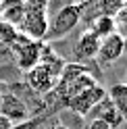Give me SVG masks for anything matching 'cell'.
Listing matches in <instances>:
<instances>
[{"label": "cell", "mask_w": 127, "mask_h": 129, "mask_svg": "<svg viewBox=\"0 0 127 129\" xmlns=\"http://www.w3.org/2000/svg\"><path fill=\"white\" fill-rule=\"evenodd\" d=\"M81 17H83V6H79L75 2H69L65 6H60L48 23V36L46 38H50V40L65 38L67 34H71L79 25Z\"/></svg>", "instance_id": "7a4b0ae2"}, {"label": "cell", "mask_w": 127, "mask_h": 129, "mask_svg": "<svg viewBox=\"0 0 127 129\" xmlns=\"http://www.w3.org/2000/svg\"><path fill=\"white\" fill-rule=\"evenodd\" d=\"M23 4L29 11H48L50 0H23Z\"/></svg>", "instance_id": "9a60e30c"}, {"label": "cell", "mask_w": 127, "mask_h": 129, "mask_svg": "<svg viewBox=\"0 0 127 129\" xmlns=\"http://www.w3.org/2000/svg\"><path fill=\"white\" fill-rule=\"evenodd\" d=\"M13 52H15V62L21 71L34 69L36 64H40V54H42V42H34V40H27L25 36H17L13 40Z\"/></svg>", "instance_id": "3957f363"}, {"label": "cell", "mask_w": 127, "mask_h": 129, "mask_svg": "<svg viewBox=\"0 0 127 129\" xmlns=\"http://www.w3.org/2000/svg\"><path fill=\"white\" fill-rule=\"evenodd\" d=\"M48 13L46 11H29L25 9V15L19 23V31L21 36H25L27 40H34V42H42V40L48 36Z\"/></svg>", "instance_id": "277c9868"}, {"label": "cell", "mask_w": 127, "mask_h": 129, "mask_svg": "<svg viewBox=\"0 0 127 129\" xmlns=\"http://www.w3.org/2000/svg\"><path fill=\"white\" fill-rule=\"evenodd\" d=\"M94 2H98V0H75V4H79V6H90V4H94Z\"/></svg>", "instance_id": "ffe728a7"}, {"label": "cell", "mask_w": 127, "mask_h": 129, "mask_svg": "<svg viewBox=\"0 0 127 129\" xmlns=\"http://www.w3.org/2000/svg\"><path fill=\"white\" fill-rule=\"evenodd\" d=\"M0 129H13V123L4 115H0Z\"/></svg>", "instance_id": "d6986e66"}, {"label": "cell", "mask_w": 127, "mask_h": 129, "mask_svg": "<svg viewBox=\"0 0 127 129\" xmlns=\"http://www.w3.org/2000/svg\"><path fill=\"white\" fill-rule=\"evenodd\" d=\"M98 50H100V40L88 29L77 38V42L73 46V54H75L79 64L85 62V60H94L98 56Z\"/></svg>", "instance_id": "9c48e42d"}, {"label": "cell", "mask_w": 127, "mask_h": 129, "mask_svg": "<svg viewBox=\"0 0 127 129\" xmlns=\"http://www.w3.org/2000/svg\"><path fill=\"white\" fill-rule=\"evenodd\" d=\"M115 21H117V25H123V27H127V0H125L123 9L119 11V15L115 17Z\"/></svg>", "instance_id": "e0dca14e"}, {"label": "cell", "mask_w": 127, "mask_h": 129, "mask_svg": "<svg viewBox=\"0 0 127 129\" xmlns=\"http://www.w3.org/2000/svg\"><path fill=\"white\" fill-rule=\"evenodd\" d=\"M88 31H92L98 40H104V38H108L110 34L117 31V21L113 17H94Z\"/></svg>", "instance_id": "4fadbf2b"}, {"label": "cell", "mask_w": 127, "mask_h": 129, "mask_svg": "<svg viewBox=\"0 0 127 129\" xmlns=\"http://www.w3.org/2000/svg\"><path fill=\"white\" fill-rule=\"evenodd\" d=\"M40 127V121H23V123L13 125V129H38Z\"/></svg>", "instance_id": "ac0fdd59"}, {"label": "cell", "mask_w": 127, "mask_h": 129, "mask_svg": "<svg viewBox=\"0 0 127 129\" xmlns=\"http://www.w3.org/2000/svg\"><path fill=\"white\" fill-rule=\"evenodd\" d=\"M50 129H71V127H67V125H60V123H58V125H54V127H50Z\"/></svg>", "instance_id": "44dd1931"}, {"label": "cell", "mask_w": 127, "mask_h": 129, "mask_svg": "<svg viewBox=\"0 0 127 129\" xmlns=\"http://www.w3.org/2000/svg\"><path fill=\"white\" fill-rule=\"evenodd\" d=\"M23 15H25V4H23V0H2L0 2V17L4 19V23H9V25L17 27Z\"/></svg>", "instance_id": "8fae6325"}, {"label": "cell", "mask_w": 127, "mask_h": 129, "mask_svg": "<svg viewBox=\"0 0 127 129\" xmlns=\"http://www.w3.org/2000/svg\"><path fill=\"white\" fill-rule=\"evenodd\" d=\"M125 0H98L94 2V9H96V17H117L119 11L123 9Z\"/></svg>", "instance_id": "5bb4252c"}, {"label": "cell", "mask_w": 127, "mask_h": 129, "mask_svg": "<svg viewBox=\"0 0 127 129\" xmlns=\"http://www.w3.org/2000/svg\"><path fill=\"white\" fill-rule=\"evenodd\" d=\"M56 81H58V79L54 77L46 67H42V64H36L34 69H29L27 73H25V83H27V87H29L34 94H40V96L52 92L54 87H56Z\"/></svg>", "instance_id": "8992f818"}, {"label": "cell", "mask_w": 127, "mask_h": 129, "mask_svg": "<svg viewBox=\"0 0 127 129\" xmlns=\"http://www.w3.org/2000/svg\"><path fill=\"white\" fill-rule=\"evenodd\" d=\"M104 98H106V90H104L102 85L96 83V85L88 87L85 92H81V94L73 96L71 100H67L65 106H67L71 112L79 115V117H88L90 112H92V108L96 106L100 100H104Z\"/></svg>", "instance_id": "5b68a950"}, {"label": "cell", "mask_w": 127, "mask_h": 129, "mask_svg": "<svg viewBox=\"0 0 127 129\" xmlns=\"http://www.w3.org/2000/svg\"><path fill=\"white\" fill-rule=\"evenodd\" d=\"M83 129H110V125H106L104 121H100V119H90L88 123L83 125Z\"/></svg>", "instance_id": "2e32d148"}, {"label": "cell", "mask_w": 127, "mask_h": 129, "mask_svg": "<svg viewBox=\"0 0 127 129\" xmlns=\"http://www.w3.org/2000/svg\"><path fill=\"white\" fill-rule=\"evenodd\" d=\"M88 117L104 121L106 125H110V129H123V125H125V119L121 117V112L113 106V102L108 100V96H106L104 100H100L96 106L92 108V112H90Z\"/></svg>", "instance_id": "30bf717a"}, {"label": "cell", "mask_w": 127, "mask_h": 129, "mask_svg": "<svg viewBox=\"0 0 127 129\" xmlns=\"http://www.w3.org/2000/svg\"><path fill=\"white\" fill-rule=\"evenodd\" d=\"M125 50H127L125 38L119 34V31H115V34H110L108 38L100 40V50H98L96 58L100 60V64H113L115 60H119L125 54Z\"/></svg>", "instance_id": "52a82bcc"}, {"label": "cell", "mask_w": 127, "mask_h": 129, "mask_svg": "<svg viewBox=\"0 0 127 129\" xmlns=\"http://www.w3.org/2000/svg\"><path fill=\"white\" fill-rule=\"evenodd\" d=\"M106 96L127 123V83H113L106 90Z\"/></svg>", "instance_id": "7c38bea8"}, {"label": "cell", "mask_w": 127, "mask_h": 129, "mask_svg": "<svg viewBox=\"0 0 127 129\" xmlns=\"http://www.w3.org/2000/svg\"><path fill=\"white\" fill-rule=\"evenodd\" d=\"M125 83H127V75H125Z\"/></svg>", "instance_id": "603a6c76"}, {"label": "cell", "mask_w": 127, "mask_h": 129, "mask_svg": "<svg viewBox=\"0 0 127 129\" xmlns=\"http://www.w3.org/2000/svg\"><path fill=\"white\" fill-rule=\"evenodd\" d=\"M0 115H4L13 125L27 121V104L23 102L17 94H2V102H0Z\"/></svg>", "instance_id": "ba28073f"}, {"label": "cell", "mask_w": 127, "mask_h": 129, "mask_svg": "<svg viewBox=\"0 0 127 129\" xmlns=\"http://www.w3.org/2000/svg\"><path fill=\"white\" fill-rule=\"evenodd\" d=\"M0 102H2V92H0Z\"/></svg>", "instance_id": "7402d4cb"}, {"label": "cell", "mask_w": 127, "mask_h": 129, "mask_svg": "<svg viewBox=\"0 0 127 129\" xmlns=\"http://www.w3.org/2000/svg\"><path fill=\"white\" fill-rule=\"evenodd\" d=\"M96 77H94L90 73V69L85 67V64H79V62H67L65 69H62V73L58 77L56 81V94L58 98L62 100V104H65L67 100H71L73 96L85 92L88 87L96 85Z\"/></svg>", "instance_id": "6da1fadb"}]
</instances>
